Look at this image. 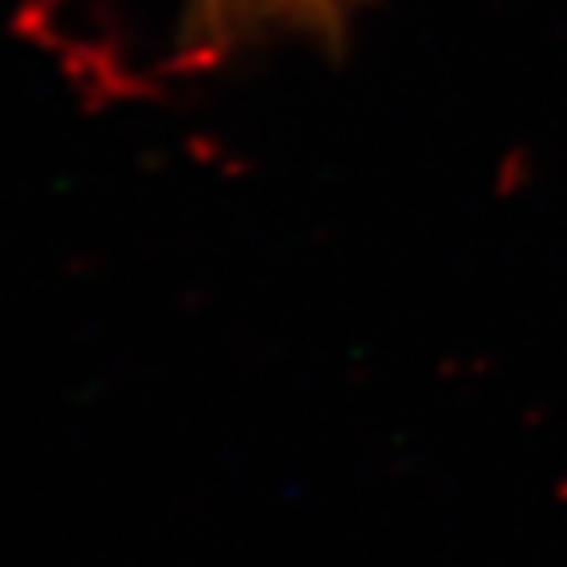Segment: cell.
<instances>
[{"label":"cell","mask_w":567,"mask_h":567,"mask_svg":"<svg viewBox=\"0 0 567 567\" xmlns=\"http://www.w3.org/2000/svg\"><path fill=\"white\" fill-rule=\"evenodd\" d=\"M354 0H197L194 52L202 60L233 52L265 32H303L316 40H343Z\"/></svg>","instance_id":"6da1fadb"}]
</instances>
